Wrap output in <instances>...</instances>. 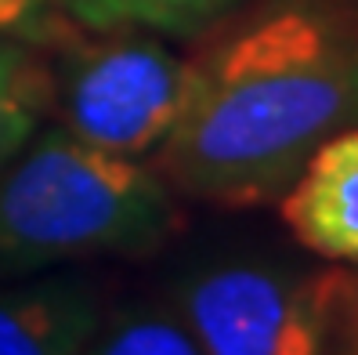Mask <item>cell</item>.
I'll list each match as a JSON object with an SVG mask.
<instances>
[{
    "label": "cell",
    "mask_w": 358,
    "mask_h": 355,
    "mask_svg": "<svg viewBox=\"0 0 358 355\" xmlns=\"http://www.w3.org/2000/svg\"><path fill=\"white\" fill-rule=\"evenodd\" d=\"M221 26L156 171L185 196L257 207L358 127V0H246Z\"/></svg>",
    "instance_id": "obj_1"
},
{
    "label": "cell",
    "mask_w": 358,
    "mask_h": 355,
    "mask_svg": "<svg viewBox=\"0 0 358 355\" xmlns=\"http://www.w3.org/2000/svg\"><path fill=\"white\" fill-rule=\"evenodd\" d=\"M178 225L156 167L36 131L0 167V279L83 258L149 254Z\"/></svg>",
    "instance_id": "obj_2"
},
{
    "label": "cell",
    "mask_w": 358,
    "mask_h": 355,
    "mask_svg": "<svg viewBox=\"0 0 358 355\" xmlns=\"http://www.w3.org/2000/svg\"><path fill=\"white\" fill-rule=\"evenodd\" d=\"M192 91V58L152 33H105L58 76L62 127L123 160L156 156Z\"/></svg>",
    "instance_id": "obj_3"
},
{
    "label": "cell",
    "mask_w": 358,
    "mask_h": 355,
    "mask_svg": "<svg viewBox=\"0 0 358 355\" xmlns=\"http://www.w3.org/2000/svg\"><path fill=\"white\" fill-rule=\"evenodd\" d=\"M174 308L206 355H326V276L214 265L181 283Z\"/></svg>",
    "instance_id": "obj_4"
},
{
    "label": "cell",
    "mask_w": 358,
    "mask_h": 355,
    "mask_svg": "<svg viewBox=\"0 0 358 355\" xmlns=\"http://www.w3.org/2000/svg\"><path fill=\"white\" fill-rule=\"evenodd\" d=\"M279 203L282 221L308 250L358 261V127L319 145Z\"/></svg>",
    "instance_id": "obj_5"
},
{
    "label": "cell",
    "mask_w": 358,
    "mask_h": 355,
    "mask_svg": "<svg viewBox=\"0 0 358 355\" xmlns=\"http://www.w3.org/2000/svg\"><path fill=\"white\" fill-rule=\"evenodd\" d=\"M101 326L87 279H33L0 286V355H80Z\"/></svg>",
    "instance_id": "obj_6"
},
{
    "label": "cell",
    "mask_w": 358,
    "mask_h": 355,
    "mask_svg": "<svg viewBox=\"0 0 358 355\" xmlns=\"http://www.w3.org/2000/svg\"><path fill=\"white\" fill-rule=\"evenodd\" d=\"M51 4L94 33L196 36L221 26L246 0H51Z\"/></svg>",
    "instance_id": "obj_7"
},
{
    "label": "cell",
    "mask_w": 358,
    "mask_h": 355,
    "mask_svg": "<svg viewBox=\"0 0 358 355\" xmlns=\"http://www.w3.org/2000/svg\"><path fill=\"white\" fill-rule=\"evenodd\" d=\"M51 95L55 80L33 40L0 36V167L40 131Z\"/></svg>",
    "instance_id": "obj_8"
},
{
    "label": "cell",
    "mask_w": 358,
    "mask_h": 355,
    "mask_svg": "<svg viewBox=\"0 0 358 355\" xmlns=\"http://www.w3.org/2000/svg\"><path fill=\"white\" fill-rule=\"evenodd\" d=\"M80 355H206L178 308H134L101 323Z\"/></svg>",
    "instance_id": "obj_9"
},
{
    "label": "cell",
    "mask_w": 358,
    "mask_h": 355,
    "mask_svg": "<svg viewBox=\"0 0 358 355\" xmlns=\"http://www.w3.org/2000/svg\"><path fill=\"white\" fill-rule=\"evenodd\" d=\"M326 355H358V279L326 276Z\"/></svg>",
    "instance_id": "obj_10"
},
{
    "label": "cell",
    "mask_w": 358,
    "mask_h": 355,
    "mask_svg": "<svg viewBox=\"0 0 358 355\" xmlns=\"http://www.w3.org/2000/svg\"><path fill=\"white\" fill-rule=\"evenodd\" d=\"M51 11V0H0V36L36 40L48 29Z\"/></svg>",
    "instance_id": "obj_11"
}]
</instances>
